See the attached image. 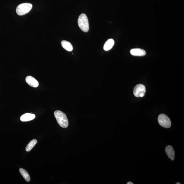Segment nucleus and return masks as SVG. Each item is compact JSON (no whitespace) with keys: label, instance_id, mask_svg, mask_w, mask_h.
<instances>
[{"label":"nucleus","instance_id":"3","mask_svg":"<svg viewBox=\"0 0 184 184\" xmlns=\"http://www.w3.org/2000/svg\"><path fill=\"white\" fill-rule=\"evenodd\" d=\"M32 4L24 3L20 4L17 6L16 9V12L19 15H23L27 14L32 8Z\"/></svg>","mask_w":184,"mask_h":184},{"label":"nucleus","instance_id":"5","mask_svg":"<svg viewBox=\"0 0 184 184\" xmlns=\"http://www.w3.org/2000/svg\"><path fill=\"white\" fill-rule=\"evenodd\" d=\"M146 88L144 85L137 84L133 89V94L137 97H143L145 95Z\"/></svg>","mask_w":184,"mask_h":184},{"label":"nucleus","instance_id":"1","mask_svg":"<svg viewBox=\"0 0 184 184\" xmlns=\"http://www.w3.org/2000/svg\"><path fill=\"white\" fill-rule=\"evenodd\" d=\"M54 115L59 125L63 128L68 126L69 122L66 115L60 110H56L54 113Z\"/></svg>","mask_w":184,"mask_h":184},{"label":"nucleus","instance_id":"12","mask_svg":"<svg viewBox=\"0 0 184 184\" xmlns=\"http://www.w3.org/2000/svg\"><path fill=\"white\" fill-rule=\"evenodd\" d=\"M20 173L24 178V179L26 180L27 182H30V175H29L28 172H27L26 170L23 169L22 168H20L19 170Z\"/></svg>","mask_w":184,"mask_h":184},{"label":"nucleus","instance_id":"15","mask_svg":"<svg viewBox=\"0 0 184 184\" xmlns=\"http://www.w3.org/2000/svg\"><path fill=\"white\" fill-rule=\"evenodd\" d=\"M176 184H181V183H178H178H176Z\"/></svg>","mask_w":184,"mask_h":184},{"label":"nucleus","instance_id":"14","mask_svg":"<svg viewBox=\"0 0 184 184\" xmlns=\"http://www.w3.org/2000/svg\"><path fill=\"white\" fill-rule=\"evenodd\" d=\"M127 184H133V183H132V182H128V183H127Z\"/></svg>","mask_w":184,"mask_h":184},{"label":"nucleus","instance_id":"11","mask_svg":"<svg viewBox=\"0 0 184 184\" xmlns=\"http://www.w3.org/2000/svg\"><path fill=\"white\" fill-rule=\"evenodd\" d=\"M114 43V41L113 39H108L104 44V50L105 51H109L113 47Z\"/></svg>","mask_w":184,"mask_h":184},{"label":"nucleus","instance_id":"7","mask_svg":"<svg viewBox=\"0 0 184 184\" xmlns=\"http://www.w3.org/2000/svg\"><path fill=\"white\" fill-rule=\"evenodd\" d=\"M26 82L30 86L33 88H36L39 86V83L36 79L30 76H28L26 77L25 79Z\"/></svg>","mask_w":184,"mask_h":184},{"label":"nucleus","instance_id":"13","mask_svg":"<svg viewBox=\"0 0 184 184\" xmlns=\"http://www.w3.org/2000/svg\"><path fill=\"white\" fill-rule=\"evenodd\" d=\"M37 142V141L36 139H33V140L31 141L26 147V150L27 152H29L32 150L33 147L35 146Z\"/></svg>","mask_w":184,"mask_h":184},{"label":"nucleus","instance_id":"2","mask_svg":"<svg viewBox=\"0 0 184 184\" xmlns=\"http://www.w3.org/2000/svg\"><path fill=\"white\" fill-rule=\"evenodd\" d=\"M78 24L79 28L83 32H88L89 30L88 19L87 15L83 13L79 15L78 20Z\"/></svg>","mask_w":184,"mask_h":184},{"label":"nucleus","instance_id":"9","mask_svg":"<svg viewBox=\"0 0 184 184\" xmlns=\"http://www.w3.org/2000/svg\"><path fill=\"white\" fill-rule=\"evenodd\" d=\"M36 116L34 114L27 113L23 114L20 117L21 121L23 122L33 120Z\"/></svg>","mask_w":184,"mask_h":184},{"label":"nucleus","instance_id":"4","mask_svg":"<svg viewBox=\"0 0 184 184\" xmlns=\"http://www.w3.org/2000/svg\"><path fill=\"white\" fill-rule=\"evenodd\" d=\"M158 121L160 125L163 127L169 128L171 127V121L169 118L165 114H160L158 116Z\"/></svg>","mask_w":184,"mask_h":184},{"label":"nucleus","instance_id":"10","mask_svg":"<svg viewBox=\"0 0 184 184\" xmlns=\"http://www.w3.org/2000/svg\"><path fill=\"white\" fill-rule=\"evenodd\" d=\"M61 44L62 47L68 51L71 52L73 50L72 45L68 41L65 40H63L61 42Z\"/></svg>","mask_w":184,"mask_h":184},{"label":"nucleus","instance_id":"8","mask_svg":"<svg viewBox=\"0 0 184 184\" xmlns=\"http://www.w3.org/2000/svg\"><path fill=\"white\" fill-rule=\"evenodd\" d=\"M130 53L132 55L139 57H143L146 54V51L140 48H134L132 49L130 51Z\"/></svg>","mask_w":184,"mask_h":184},{"label":"nucleus","instance_id":"6","mask_svg":"<svg viewBox=\"0 0 184 184\" xmlns=\"http://www.w3.org/2000/svg\"><path fill=\"white\" fill-rule=\"evenodd\" d=\"M165 151L168 158L172 161L174 160L175 158V152L173 147L168 145L166 147Z\"/></svg>","mask_w":184,"mask_h":184}]
</instances>
